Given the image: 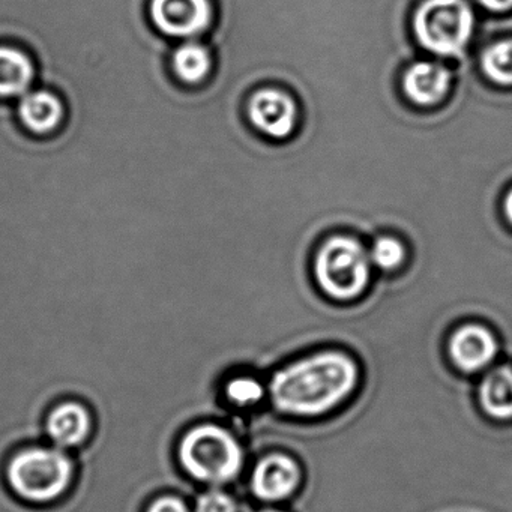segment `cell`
I'll return each mask as SVG.
<instances>
[{"instance_id":"3957f363","label":"cell","mask_w":512,"mask_h":512,"mask_svg":"<svg viewBox=\"0 0 512 512\" xmlns=\"http://www.w3.org/2000/svg\"><path fill=\"white\" fill-rule=\"evenodd\" d=\"M314 275L329 298L349 301L358 298L367 287L370 260L358 241L334 236L317 253Z\"/></svg>"},{"instance_id":"6da1fadb","label":"cell","mask_w":512,"mask_h":512,"mask_svg":"<svg viewBox=\"0 0 512 512\" xmlns=\"http://www.w3.org/2000/svg\"><path fill=\"white\" fill-rule=\"evenodd\" d=\"M358 383L359 367L352 356L323 350L275 371L268 383V397L283 415L317 418L344 403Z\"/></svg>"},{"instance_id":"7402d4cb","label":"cell","mask_w":512,"mask_h":512,"mask_svg":"<svg viewBox=\"0 0 512 512\" xmlns=\"http://www.w3.org/2000/svg\"><path fill=\"white\" fill-rule=\"evenodd\" d=\"M505 214L508 217V220L512 223V190L509 191L508 196H506L505 200Z\"/></svg>"},{"instance_id":"e0dca14e","label":"cell","mask_w":512,"mask_h":512,"mask_svg":"<svg viewBox=\"0 0 512 512\" xmlns=\"http://www.w3.org/2000/svg\"><path fill=\"white\" fill-rule=\"evenodd\" d=\"M227 398L236 406H256L268 395V386L251 376H239L226 386Z\"/></svg>"},{"instance_id":"7c38bea8","label":"cell","mask_w":512,"mask_h":512,"mask_svg":"<svg viewBox=\"0 0 512 512\" xmlns=\"http://www.w3.org/2000/svg\"><path fill=\"white\" fill-rule=\"evenodd\" d=\"M88 412L79 404L68 403L53 410L47 422V431L53 442L59 446H74L88 436Z\"/></svg>"},{"instance_id":"44dd1931","label":"cell","mask_w":512,"mask_h":512,"mask_svg":"<svg viewBox=\"0 0 512 512\" xmlns=\"http://www.w3.org/2000/svg\"><path fill=\"white\" fill-rule=\"evenodd\" d=\"M478 2L490 11H506L512 7V0H478Z\"/></svg>"},{"instance_id":"5bb4252c","label":"cell","mask_w":512,"mask_h":512,"mask_svg":"<svg viewBox=\"0 0 512 512\" xmlns=\"http://www.w3.org/2000/svg\"><path fill=\"white\" fill-rule=\"evenodd\" d=\"M34 80V65L28 56L10 47H0V97H17Z\"/></svg>"},{"instance_id":"ffe728a7","label":"cell","mask_w":512,"mask_h":512,"mask_svg":"<svg viewBox=\"0 0 512 512\" xmlns=\"http://www.w3.org/2000/svg\"><path fill=\"white\" fill-rule=\"evenodd\" d=\"M148 512H188L187 506L176 497H164L149 508Z\"/></svg>"},{"instance_id":"8fae6325","label":"cell","mask_w":512,"mask_h":512,"mask_svg":"<svg viewBox=\"0 0 512 512\" xmlns=\"http://www.w3.org/2000/svg\"><path fill=\"white\" fill-rule=\"evenodd\" d=\"M478 400L485 415L499 421L512 419V367L491 368L479 383Z\"/></svg>"},{"instance_id":"9c48e42d","label":"cell","mask_w":512,"mask_h":512,"mask_svg":"<svg viewBox=\"0 0 512 512\" xmlns=\"http://www.w3.org/2000/svg\"><path fill=\"white\" fill-rule=\"evenodd\" d=\"M251 124L271 139H286L295 128V101L280 89L257 91L248 104Z\"/></svg>"},{"instance_id":"d6986e66","label":"cell","mask_w":512,"mask_h":512,"mask_svg":"<svg viewBox=\"0 0 512 512\" xmlns=\"http://www.w3.org/2000/svg\"><path fill=\"white\" fill-rule=\"evenodd\" d=\"M196 512H238V505L230 494L212 490L199 497Z\"/></svg>"},{"instance_id":"7a4b0ae2","label":"cell","mask_w":512,"mask_h":512,"mask_svg":"<svg viewBox=\"0 0 512 512\" xmlns=\"http://www.w3.org/2000/svg\"><path fill=\"white\" fill-rule=\"evenodd\" d=\"M179 457L194 478L214 485L233 481L244 467L241 443L220 425H200L191 430L182 440Z\"/></svg>"},{"instance_id":"277c9868","label":"cell","mask_w":512,"mask_h":512,"mask_svg":"<svg viewBox=\"0 0 512 512\" xmlns=\"http://www.w3.org/2000/svg\"><path fill=\"white\" fill-rule=\"evenodd\" d=\"M416 38L439 56H460L473 31V13L466 0H425L413 20Z\"/></svg>"},{"instance_id":"5b68a950","label":"cell","mask_w":512,"mask_h":512,"mask_svg":"<svg viewBox=\"0 0 512 512\" xmlns=\"http://www.w3.org/2000/svg\"><path fill=\"white\" fill-rule=\"evenodd\" d=\"M73 464L59 449L35 448L23 451L11 461L10 482L28 500L47 502L64 493L71 481Z\"/></svg>"},{"instance_id":"2e32d148","label":"cell","mask_w":512,"mask_h":512,"mask_svg":"<svg viewBox=\"0 0 512 512\" xmlns=\"http://www.w3.org/2000/svg\"><path fill=\"white\" fill-rule=\"evenodd\" d=\"M482 70L499 85H512V41L488 47L482 55Z\"/></svg>"},{"instance_id":"ac0fdd59","label":"cell","mask_w":512,"mask_h":512,"mask_svg":"<svg viewBox=\"0 0 512 512\" xmlns=\"http://www.w3.org/2000/svg\"><path fill=\"white\" fill-rule=\"evenodd\" d=\"M404 256H406V250H404L403 244L392 236H383V238L377 239L373 251H371L373 262L386 271L398 268L404 262Z\"/></svg>"},{"instance_id":"ba28073f","label":"cell","mask_w":512,"mask_h":512,"mask_svg":"<svg viewBox=\"0 0 512 512\" xmlns=\"http://www.w3.org/2000/svg\"><path fill=\"white\" fill-rule=\"evenodd\" d=\"M499 352V344L490 329L478 323H467L452 332L448 353L452 364L464 373L487 370Z\"/></svg>"},{"instance_id":"603a6c76","label":"cell","mask_w":512,"mask_h":512,"mask_svg":"<svg viewBox=\"0 0 512 512\" xmlns=\"http://www.w3.org/2000/svg\"><path fill=\"white\" fill-rule=\"evenodd\" d=\"M256 512H283V511H277V509H260V511Z\"/></svg>"},{"instance_id":"8992f818","label":"cell","mask_w":512,"mask_h":512,"mask_svg":"<svg viewBox=\"0 0 512 512\" xmlns=\"http://www.w3.org/2000/svg\"><path fill=\"white\" fill-rule=\"evenodd\" d=\"M301 481V466L292 455L286 452H269L254 466L250 488L254 497L262 502H283L296 493Z\"/></svg>"},{"instance_id":"30bf717a","label":"cell","mask_w":512,"mask_h":512,"mask_svg":"<svg viewBox=\"0 0 512 512\" xmlns=\"http://www.w3.org/2000/svg\"><path fill=\"white\" fill-rule=\"evenodd\" d=\"M451 74L445 67L431 62H418L407 70L403 88L407 98L418 106H434L445 98Z\"/></svg>"},{"instance_id":"9a60e30c","label":"cell","mask_w":512,"mask_h":512,"mask_svg":"<svg viewBox=\"0 0 512 512\" xmlns=\"http://www.w3.org/2000/svg\"><path fill=\"white\" fill-rule=\"evenodd\" d=\"M173 68L182 82L194 85L208 76L211 70V56L200 44L187 43L176 50L173 56Z\"/></svg>"},{"instance_id":"4fadbf2b","label":"cell","mask_w":512,"mask_h":512,"mask_svg":"<svg viewBox=\"0 0 512 512\" xmlns=\"http://www.w3.org/2000/svg\"><path fill=\"white\" fill-rule=\"evenodd\" d=\"M23 124L38 134L50 133L62 119V104L50 92L38 91L26 95L19 107Z\"/></svg>"},{"instance_id":"52a82bcc","label":"cell","mask_w":512,"mask_h":512,"mask_svg":"<svg viewBox=\"0 0 512 512\" xmlns=\"http://www.w3.org/2000/svg\"><path fill=\"white\" fill-rule=\"evenodd\" d=\"M151 14L164 34L190 38L211 25L212 7L209 0H152Z\"/></svg>"}]
</instances>
